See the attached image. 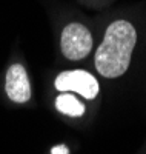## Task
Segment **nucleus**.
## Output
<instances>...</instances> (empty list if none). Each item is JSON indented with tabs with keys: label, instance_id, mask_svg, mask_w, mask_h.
I'll return each mask as SVG.
<instances>
[{
	"label": "nucleus",
	"instance_id": "f257e3e1",
	"mask_svg": "<svg viewBox=\"0 0 146 154\" xmlns=\"http://www.w3.org/2000/svg\"><path fill=\"white\" fill-rule=\"evenodd\" d=\"M137 42L135 28L126 20L112 22L96 53V68L108 79L120 77L128 71L131 54Z\"/></svg>",
	"mask_w": 146,
	"mask_h": 154
},
{
	"label": "nucleus",
	"instance_id": "f03ea898",
	"mask_svg": "<svg viewBox=\"0 0 146 154\" xmlns=\"http://www.w3.org/2000/svg\"><path fill=\"white\" fill-rule=\"evenodd\" d=\"M62 53L69 60L85 59L92 48V35L89 29L80 23H69L62 31Z\"/></svg>",
	"mask_w": 146,
	"mask_h": 154
},
{
	"label": "nucleus",
	"instance_id": "423d86ee",
	"mask_svg": "<svg viewBox=\"0 0 146 154\" xmlns=\"http://www.w3.org/2000/svg\"><path fill=\"white\" fill-rule=\"evenodd\" d=\"M51 154H69V149L66 145H56L51 149Z\"/></svg>",
	"mask_w": 146,
	"mask_h": 154
},
{
	"label": "nucleus",
	"instance_id": "39448f33",
	"mask_svg": "<svg viewBox=\"0 0 146 154\" xmlns=\"http://www.w3.org/2000/svg\"><path fill=\"white\" fill-rule=\"evenodd\" d=\"M56 106L60 112L71 116V117H80L85 112V106L82 102H78L74 96L71 94H62L56 100Z\"/></svg>",
	"mask_w": 146,
	"mask_h": 154
},
{
	"label": "nucleus",
	"instance_id": "20e7f679",
	"mask_svg": "<svg viewBox=\"0 0 146 154\" xmlns=\"http://www.w3.org/2000/svg\"><path fill=\"white\" fill-rule=\"evenodd\" d=\"M6 94L16 103H25L31 99V85L25 68L20 63L9 66L6 72Z\"/></svg>",
	"mask_w": 146,
	"mask_h": 154
},
{
	"label": "nucleus",
	"instance_id": "7ed1b4c3",
	"mask_svg": "<svg viewBox=\"0 0 146 154\" xmlns=\"http://www.w3.org/2000/svg\"><path fill=\"white\" fill-rule=\"evenodd\" d=\"M56 88L62 93L65 91L78 93L85 99H94L100 91L96 77L83 69H71L60 72L56 79Z\"/></svg>",
	"mask_w": 146,
	"mask_h": 154
}]
</instances>
